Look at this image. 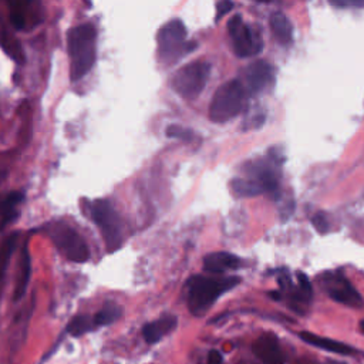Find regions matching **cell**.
<instances>
[{
    "mask_svg": "<svg viewBox=\"0 0 364 364\" xmlns=\"http://www.w3.org/2000/svg\"><path fill=\"white\" fill-rule=\"evenodd\" d=\"M234 8L232 2H228V0H224V2H218L216 3V16L215 20H220L225 14H228Z\"/></svg>",
    "mask_w": 364,
    "mask_h": 364,
    "instance_id": "cell-27",
    "label": "cell"
},
{
    "mask_svg": "<svg viewBox=\"0 0 364 364\" xmlns=\"http://www.w3.org/2000/svg\"><path fill=\"white\" fill-rule=\"evenodd\" d=\"M360 329H361V332L364 333V320L360 323Z\"/></svg>",
    "mask_w": 364,
    "mask_h": 364,
    "instance_id": "cell-29",
    "label": "cell"
},
{
    "mask_svg": "<svg viewBox=\"0 0 364 364\" xmlns=\"http://www.w3.org/2000/svg\"><path fill=\"white\" fill-rule=\"evenodd\" d=\"M97 32L91 23L71 27L67 33V47L70 54L71 82L82 80L94 66L97 54Z\"/></svg>",
    "mask_w": 364,
    "mask_h": 364,
    "instance_id": "cell-1",
    "label": "cell"
},
{
    "mask_svg": "<svg viewBox=\"0 0 364 364\" xmlns=\"http://www.w3.org/2000/svg\"><path fill=\"white\" fill-rule=\"evenodd\" d=\"M275 38L282 46H289L293 42V26L288 16L282 12H273L269 19Z\"/></svg>",
    "mask_w": 364,
    "mask_h": 364,
    "instance_id": "cell-14",
    "label": "cell"
},
{
    "mask_svg": "<svg viewBox=\"0 0 364 364\" xmlns=\"http://www.w3.org/2000/svg\"><path fill=\"white\" fill-rule=\"evenodd\" d=\"M247 103V87L238 78L220 84L212 95L209 118L214 123L224 124L235 118Z\"/></svg>",
    "mask_w": 364,
    "mask_h": 364,
    "instance_id": "cell-3",
    "label": "cell"
},
{
    "mask_svg": "<svg viewBox=\"0 0 364 364\" xmlns=\"http://www.w3.org/2000/svg\"><path fill=\"white\" fill-rule=\"evenodd\" d=\"M121 316L120 306L114 305V303H107V305L101 309L93 319L95 326H109L114 323Z\"/></svg>",
    "mask_w": 364,
    "mask_h": 364,
    "instance_id": "cell-20",
    "label": "cell"
},
{
    "mask_svg": "<svg viewBox=\"0 0 364 364\" xmlns=\"http://www.w3.org/2000/svg\"><path fill=\"white\" fill-rule=\"evenodd\" d=\"M228 33L232 42L234 52L239 57H252L264 49L259 32L244 22L240 14H235L228 22Z\"/></svg>",
    "mask_w": 364,
    "mask_h": 364,
    "instance_id": "cell-8",
    "label": "cell"
},
{
    "mask_svg": "<svg viewBox=\"0 0 364 364\" xmlns=\"http://www.w3.org/2000/svg\"><path fill=\"white\" fill-rule=\"evenodd\" d=\"M30 273H32V262H30L29 252L25 248L22 251V256H20V262H19V272H17V280H16L14 296H13L16 302L25 296L29 280H30Z\"/></svg>",
    "mask_w": 364,
    "mask_h": 364,
    "instance_id": "cell-17",
    "label": "cell"
},
{
    "mask_svg": "<svg viewBox=\"0 0 364 364\" xmlns=\"http://www.w3.org/2000/svg\"><path fill=\"white\" fill-rule=\"evenodd\" d=\"M158 58L167 65L175 63L182 56L196 49L195 42H187V27L179 19L170 20L157 34Z\"/></svg>",
    "mask_w": 364,
    "mask_h": 364,
    "instance_id": "cell-4",
    "label": "cell"
},
{
    "mask_svg": "<svg viewBox=\"0 0 364 364\" xmlns=\"http://www.w3.org/2000/svg\"><path fill=\"white\" fill-rule=\"evenodd\" d=\"M10 20H12V26L16 30H22L26 26V17L22 13V10H13L10 13Z\"/></svg>",
    "mask_w": 364,
    "mask_h": 364,
    "instance_id": "cell-26",
    "label": "cell"
},
{
    "mask_svg": "<svg viewBox=\"0 0 364 364\" xmlns=\"http://www.w3.org/2000/svg\"><path fill=\"white\" fill-rule=\"evenodd\" d=\"M16 238H17V234H14V235H10V236H9V239L6 240L5 247H3V258H2V264H3V273H5L6 268H8V264H9V258H10L12 252L14 251V247H16V240H17Z\"/></svg>",
    "mask_w": 364,
    "mask_h": 364,
    "instance_id": "cell-24",
    "label": "cell"
},
{
    "mask_svg": "<svg viewBox=\"0 0 364 364\" xmlns=\"http://www.w3.org/2000/svg\"><path fill=\"white\" fill-rule=\"evenodd\" d=\"M211 76V65L205 60H195L182 66L171 78L174 91L185 100H195L204 89Z\"/></svg>",
    "mask_w": 364,
    "mask_h": 364,
    "instance_id": "cell-5",
    "label": "cell"
},
{
    "mask_svg": "<svg viewBox=\"0 0 364 364\" xmlns=\"http://www.w3.org/2000/svg\"><path fill=\"white\" fill-rule=\"evenodd\" d=\"M328 293L330 297L343 305L357 308L361 305V296L343 276H333L328 280Z\"/></svg>",
    "mask_w": 364,
    "mask_h": 364,
    "instance_id": "cell-11",
    "label": "cell"
},
{
    "mask_svg": "<svg viewBox=\"0 0 364 364\" xmlns=\"http://www.w3.org/2000/svg\"><path fill=\"white\" fill-rule=\"evenodd\" d=\"M90 218L98 227L101 235L106 240V247L110 252L117 251L123 244V232H121V220L107 199H97L90 204Z\"/></svg>",
    "mask_w": 364,
    "mask_h": 364,
    "instance_id": "cell-7",
    "label": "cell"
},
{
    "mask_svg": "<svg viewBox=\"0 0 364 364\" xmlns=\"http://www.w3.org/2000/svg\"><path fill=\"white\" fill-rule=\"evenodd\" d=\"M242 266V260L229 252H214L204 258V269L208 273L222 275L228 271H236Z\"/></svg>",
    "mask_w": 364,
    "mask_h": 364,
    "instance_id": "cell-13",
    "label": "cell"
},
{
    "mask_svg": "<svg viewBox=\"0 0 364 364\" xmlns=\"http://www.w3.org/2000/svg\"><path fill=\"white\" fill-rule=\"evenodd\" d=\"M247 91L252 95L264 94L271 90L275 84V69L265 60H256L245 70Z\"/></svg>",
    "mask_w": 364,
    "mask_h": 364,
    "instance_id": "cell-10",
    "label": "cell"
},
{
    "mask_svg": "<svg viewBox=\"0 0 364 364\" xmlns=\"http://www.w3.org/2000/svg\"><path fill=\"white\" fill-rule=\"evenodd\" d=\"M25 199V195L22 192H10L6 199L3 201V205H2V227L5 228L10 222H13L20 211L17 209V207L22 204V201Z\"/></svg>",
    "mask_w": 364,
    "mask_h": 364,
    "instance_id": "cell-19",
    "label": "cell"
},
{
    "mask_svg": "<svg viewBox=\"0 0 364 364\" xmlns=\"http://www.w3.org/2000/svg\"><path fill=\"white\" fill-rule=\"evenodd\" d=\"M166 135L168 138H175V139H181V141H185V143H192L195 139V133L190 128L185 127H181V126H168L166 130Z\"/></svg>",
    "mask_w": 364,
    "mask_h": 364,
    "instance_id": "cell-22",
    "label": "cell"
},
{
    "mask_svg": "<svg viewBox=\"0 0 364 364\" xmlns=\"http://www.w3.org/2000/svg\"><path fill=\"white\" fill-rule=\"evenodd\" d=\"M312 224L315 225V228L319 234H328L329 232V220H328V216L323 212H319L313 216Z\"/></svg>",
    "mask_w": 364,
    "mask_h": 364,
    "instance_id": "cell-25",
    "label": "cell"
},
{
    "mask_svg": "<svg viewBox=\"0 0 364 364\" xmlns=\"http://www.w3.org/2000/svg\"><path fill=\"white\" fill-rule=\"evenodd\" d=\"M300 339L303 341L309 343V345H312L315 348H319L321 350H326L330 353H336V354H352L353 353V349L350 346L345 345V343L330 340V339L321 337V336H317V334H313L309 332H302Z\"/></svg>",
    "mask_w": 364,
    "mask_h": 364,
    "instance_id": "cell-16",
    "label": "cell"
},
{
    "mask_svg": "<svg viewBox=\"0 0 364 364\" xmlns=\"http://www.w3.org/2000/svg\"><path fill=\"white\" fill-rule=\"evenodd\" d=\"M231 191L236 198H249L264 194L262 188L256 184L255 181L247 177H238L231 181Z\"/></svg>",
    "mask_w": 364,
    "mask_h": 364,
    "instance_id": "cell-18",
    "label": "cell"
},
{
    "mask_svg": "<svg viewBox=\"0 0 364 364\" xmlns=\"http://www.w3.org/2000/svg\"><path fill=\"white\" fill-rule=\"evenodd\" d=\"M177 328V317L175 316H166L155 321L147 323L143 329V336L147 343H157L163 339L166 334L172 332Z\"/></svg>",
    "mask_w": 364,
    "mask_h": 364,
    "instance_id": "cell-15",
    "label": "cell"
},
{
    "mask_svg": "<svg viewBox=\"0 0 364 364\" xmlns=\"http://www.w3.org/2000/svg\"><path fill=\"white\" fill-rule=\"evenodd\" d=\"M236 276H204L196 275L187 283L188 308L192 315L201 316L219 299L220 295L239 285Z\"/></svg>",
    "mask_w": 364,
    "mask_h": 364,
    "instance_id": "cell-2",
    "label": "cell"
},
{
    "mask_svg": "<svg viewBox=\"0 0 364 364\" xmlns=\"http://www.w3.org/2000/svg\"><path fill=\"white\" fill-rule=\"evenodd\" d=\"M253 353L265 364H283L285 356L282 353L275 334H264L253 343Z\"/></svg>",
    "mask_w": 364,
    "mask_h": 364,
    "instance_id": "cell-12",
    "label": "cell"
},
{
    "mask_svg": "<svg viewBox=\"0 0 364 364\" xmlns=\"http://www.w3.org/2000/svg\"><path fill=\"white\" fill-rule=\"evenodd\" d=\"M282 161L283 159L276 152V150H271L265 158L248 161V163L242 167V172H244V177L255 181L262 188V191L276 196L279 194Z\"/></svg>",
    "mask_w": 364,
    "mask_h": 364,
    "instance_id": "cell-6",
    "label": "cell"
},
{
    "mask_svg": "<svg viewBox=\"0 0 364 364\" xmlns=\"http://www.w3.org/2000/svg\"><path fill=\"white\" fill-rule=\"evenodd\" d=\"M95 326L94 319H90L89 316H77L74 317L67 326V332L71 336H82L87 332H90Z\"/></svg>",
    "mask_w": 364,
    "mask_h": 364,
    "instance_id": "cell-21",
    "label": "cell"
},
{
    "mask_svg": "<svg viewBox=\"0 0 364 364\" xmlns=\"http://www.w3.org/2000/svg\"><path fill=\"white\" fill-rule=\"evenodd\" d=\"M49 235L57 248L70 260L76 262V264H84L89 260L90 251L87 244L71 227L57 222L49 229Z\"/></svg>",
    "mask_w": 364,
    "mask_h": 364,
    "instance_id": "cell-9",
    "label": "cell"
},
{
    "mask_svg": "<svg viewBox=\"0 0 364 364\" xmlns=\"http://www.w3.org/2000/svg\"><path fill=\"white\" fill-rule=\"evenodd\" d=\"M207 364H222V356L219 352H211L208 356V363Z\"/></svg>",
    "mask_w": 364,
    "mask_h": 364,
    "instance_id": "cell-28",
    "label": "cell"
},
{
    "mask_svg": "<svg viewBox=\"0 0 364 364\" xmlns=\"http://www.w3.org/2000/svg\"><path fill=\"white\" fill-rule=\"evenodd\" d=\"M297 282H299V292L302 295V297L305 300H309L312 297V285H310V280L308 279V276L305 273L299 272L297 273Z\"/></svg>",
    "mask_w": 364,
    "mask_h": 364,
    "instance_id": "cell-23",
    "label": "cell"
}]
</instances>
